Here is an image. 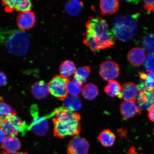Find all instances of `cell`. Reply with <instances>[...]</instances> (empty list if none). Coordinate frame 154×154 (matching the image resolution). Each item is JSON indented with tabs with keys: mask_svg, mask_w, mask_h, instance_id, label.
<instances>
[{
	"mask_svg": "<svg viewBox=\"0 0 154 154\" xmlns=\"http://www.w3.org/2000/svg\"><path fill=\"white\" fill-rule=\"evenodd\" d=\"M85 26L83 43L94 53L114 45L115 35L105 19L97 16L90 17Z\"/></svg>",
	"mask_w": 154,
	"mask_h": 154,
	"instance_id": "6da1fadb",
	"label": "cell"
},
{
	"mask_svg": "<svg viewBox=\"0 0 154 154\" xmlns=\"http://www.w3.org/2000/svg\"><path fill=\"white\" fill-rule=\"evenodd\" d=\"M48 116L49 118L53 117L54 134L56 137L63 139L80 133L81 117L79 113L69 111L63 106L55 109Z\"/></svg>",
	"mask_w": 154,
	"mask_h": 154,
	"instance_id": "7a4b0ae2",
	"label": "cell"
},
{
	"mask_svg": "<svg viewBox=\"0 0 154 154\" xmlns=\"http://www.w3.org/2000/svg\"><path fill=\"white\" fill-rule=\"evenodd\" d=\"M138 14L119 15L112 22V31L114 35L121 41L128 42L134 37L137 32L136 18Z\"/></svg>",
	"mask_w": 154,
	"mask_h": 154,
	"instance_id": "3957f363",
	"label": "cell"
},
{
	"mask_svg": "<svg viewBox=\"0 0 154 154\" xmlns=\"http://www.w3.org/2000/svg\"><path fill=\"white\" fill-rule=\"evenodd\" d=\"M6 34V37L3 38V42L9 53L19 56L27 52L29 39L26 32L18 30L9 32Z\"/></svg>",
	"mask_w": 154,
	"mask_h": 154,
	"instance_id": "277c9868",
	"label": "cell"
},
{
	"mask_svg": "<svg viewBox=\"0 0 154 154\" xmlns=\"http://www.w3.org/2000/svg\"><path fill=\"white\" fill-rule=\"evenodd\" d=\"M137 86L140 91L134 101L137 107L140 112L149 110L154 105V89L147 88L143 82Z\"/></svg>",
	"mask_w": 154,
	"mask_h": 154,
	"instance_id": "5b68a950",
	"label": "cell"
},
{
	"mask_svg": "<svg viewBox=\"0 0 154 154\" xmlns=\"http://www.w3.org/2000/svg\"><path fill=\"white\" fill-rule=\"evenodd\" d=\"M70 81L68 78L56 75L50 81L49 85L50 93L60 101H63L68 96L66 87Z\"/></svg>",
	"mask_w": 154,
	"mask_h": 154,
	"instance_id": "8992f818",
	"label": "cell"
},
{
	"mask_svg": "<svg viewBox=\"0 0 154 154\" xmlns=\"http://www.w3.org/2000/svg\"><path fill=\"white\" fill-rule=\"evenodd\" d=\"M31 114L33 117L31 123L29 126V129H31L34 133L39 136H43L48 132L49 129V123L47 116H38L37 108L32 107Z\"/></svg>",
	"mask_w": 154,
	"mask_h": 154,
	"instance_id": "52a82bcc",
	"label": "cell"
},
{
	"mask_svg": "<svg viewBox=\"0 0 154 154\" xmlns=\"http://www.w3.org/2000/svg\"><path fill=\"white\" fill-rule=\"evenodd\" d=\"M120 74V67L114 61H106L102 63L100 66V75L106 81L114 80L119 76Z\"/></svg>",
	"mask_w": 154,
	"mask_h": 154,
	"instance_id": "ba28073f",
	"label": "cell"
},
{
	"mask_svg": "<svg viewBox=\"0 0 154 154\" xmlns=\"http://www.w3.org/2000/svg\"><path fill=\"white\" fill-rule=\"evenodd\" d=\"M89 144L85 139L76 137L69 142L67 149V154H88Z\"/></svg>",
	"mask_w": 154,
	"mask_h": 154,
	"instance_id": "9c48e42d",
	"label": "cell"
},
{
	"mask_svg": "<svg viewBox=\"0 0 154 154\" xmlns=\"http://www.w3.org/2000/svg\"><path fill=\"white\" fill-rule=\"evenodd\" d=\"M34 13L30 11L21 12L17 18V24L21 30H28L32 28L35 22Z\"/></svg>",
	"mask_w": 154,
	"mask_h": 154,
	"instance_id": "30bf717a",
	"label": "cell"
},
{
	"mask_svg": "<svg viewBox=\"0 0 154 154\" xmlns=\"http://www.w3.org/2000/svg\"><path fill=\"white\" fill-rule=\"evenodd\" d=\"M139 92L138 86L134 83H126L122 87L121 92L118 97L125 101H135Z\"/></svg>",
	"mask_w": 154,
	"mask_h": 154,
	"instance_id": "8fae6325",
	"label": "cell"
},
{
	"mask_svg": "<svg viewBox=\"0 0 154 154\" xmlns=\"http://www.w3.org/2000/svg\"><path fill=\"white\" fill-rule=\"evenodd\" d=\"M120 112L125 119L134 117L136 114H140V112L137 108L134 101H125L121 103Z\"/></svg>",
	"mask_w": 154,
	"mask_h": 154,
	"instance_id": "7c38bea8",
	"label": "cell"
},
{
	"mask_svg": "<svg viewBox=\"0 0 154 154\" xmlns=\"http://www.w3.org/2000/svg\"><path fill=\"white\" fill-rule=\"evenodd\" d=\"M128 58L129 62L132 65L140 66L143 64L145 60V52L140 48H133L129 52Z\"/></svg>",
	"mask_w": 154,
	"mask_h": 154,
	"instance_id": "4fadbf2b",
	"label": "cell"
},
{
	"mask_svg": "<svg viewBox=\"0 0 154 154\" xmlns=\"http://www.w3.org/2000/svg\"><path fill=\"white\" fill-rule=\"evenodd\" d=\"M31 92L35 97L38 99H44L50 93L49 85L43 81H39L32 85Z\"/></svg>",
	"mask_w": 154,
	"mask_h": 154,
	"instance_id": "5bb4252c",
	"label": "cell"
},
{
	"mask_svg": "<svg viewBox=\"0 0 154 154\" xmlns=\"http://www.w3.org/2000/svg\"><path fill=\"white\" fill-rule=\"evenodd\" d=\"M100 6L102 15L113 14L118 10L119 3L117 0H102Z\"/></svg>",
	"mask_w": 154,
	"mask_h": 154,
	"instance_id": "9a60e30c",
	"label": "cell"
},
{
	"mask_svg": "<svg viewBox=\"0 0 154 154\" xmlns=\"http://www.w3.org/2000/svg\"><path fill=\"white\" fill-rule=\"evenodd\" d=\"M21 142L18 138L14 137L8 136L1 144V147L5 151L17 152L21 147Z\"/></svg>",
	"mask_w": 154,
	"mask_h": 154,
	"instance_id": "2e32d148",
	"label": "cell"
},
{
	"mask_svg": "<svg viewBox=\"0 0 154 154\" xmlns=\"http://www.w3.org/2000/svg\"><path fill=\"white\" fill-rule=\"evenodd\" d=\"M90 67L88 66L79 67L74 74L73 82L80 86L86 82L90 72Z\"/></svg>",
	"mask_w": 154,
	"mask_h": 154,
	"instance_id": "e0dca14e",
	"label": "cell"
},
{
	"mask_svg": "<svg viewBox=\"0 0 154 154\" xmlns=\"http://www.w3.org/2000/svg\"><path fill=\"white\" fill-rule=\"evenodd\" d=\"M115 134L109 129L104 130L99 134L98 140L105 147H111L114 144L116 140Z\"/></svg>",
	"mask_w": 154,
	"mask_h": 154,
	"instance_id": "ac0fdd59",
	"label": "cell"
},
{
	"mask_svg": "<svg viewBox=\"0 0 154 154\" xmlns=\"http://www.w3.org/2000/svg\"><path fill=\"white\" fill-rule=\"evenodd\" d=\"M84 3L81 1L73 0L65 4L64 9L67 14L75 16L79 14L83 7Z\"/></svg>",
	"mask_w": 154,
	"mask_h": 154,
	"instance_id": "d6986e66",
	"label": "cell"
},
{
	"mask_svg": "<svg viewBox=\"0 0 154 154\" xmlns=\"http://www.w3.org/2000/svg\"><path fill=\"white\" fill-rule=\"evenodd\" d=\"M63 107L68 110L74 112L78 111L82 106V102L78 96H68L63 100Z\"/></svg>",
	"mask_w": 154,
	"mask_h": 154,
	"instance_id": "ffe728a7",
	"label": "cell"
},
{
	"mask_svg": "<svg viewBox=\"0 0 154 154\" xmlns=\"http://www.w3.org/2000/svg\"><path fill=\"white\" fill-rule=\"evenodd\" d=\"M11 125L23 135L27 130L29 129V126L26 123L23 121L20 117L17 115H11L6 117Z\"/></svg>",
	"mask_w": 154,
	"mask_h": 154,
	"instance_id": "44dd1931",
	"label": "cell"
},
{
	"mask_svg": "<svg viewBox=\"0 0 154 154\" xmlns=\"http://www.w3.org/2000/svg\"><path fill=\"white\" fill-rule=\"evenodd\" d=\"M76 70L75 65L74 63L68 60L63 61L59 68L60 75L66 78L74 74Z\"/></svg>",
	"mask_w": 154,
	"mask_h": 154,
	"instance_id": "7402d4cb",
	"label": "cell"
},
{
	"mask_svg": "<svg viewBox=\"0 0 154 154\" xmlns=\"http://www.w3.org/2000/svg\"><path fill=\"white\" fill-rule=\"evenodd\" d=\"M0 128L8 136L16 137L19 133L6 117L0 116Z\"/></svg>",
	"mask_w": 154,
	"mask_h": 154,
	"instance_id": "603a6c76",
	"label": "cell"
},
{
	"mask_svg": "<svg viewBox=\"0 0 154 154\" xmlns=\"http://www.w3.org/2000/svg\"><path fill=\"white\" fill-rule=\"evenodd\" d=\"M99 89L97 86L93 84L85 85L82 88V95L85 99L92 100L95 99L99 94Z\"/></svg>",
	"mask_w": 154,
	"mask_h": 154,
	"instance_id": "cb8c5ba5",
	"label": "cell"
},
{
	"mask_svg": "<svg viewBox=\"0 0 154 154\" xmlns=\"http://www.w3.org/2000/svg\"><path fill=\"white\" fill-rule=\"evenodd\" d=\"M122 87L119 83L114 80L109 82L105 88L104 90L108 95L111 97H115L118 96L121 92Z\"/></svg>",
	"mask_w": 154,
	"mask_h": 154,
	"instance_id": "d4e9b609",
	"label": "cell"
},
{
	"mask_svg": "<svg viewBox=\"0 0 154 154\" xmlns=\"http://www.w3.org/2000/svg\"><path fill=\"white\" fill-rule=\"evenodd\" d=\"M142 46L146 52L154 54V34H148L144 36L142 41Z\"/></svg>",
	"mask_w": 154,
	"mask_h": 154,
	"instance_id": "484cf974",
	"label": "cell"
},
{
	"mask_svg": "<svg viewBox=\"0 0 154 154\" xmlns=\"http://www.w3.org/2000/svg\"><path fill=\"white\" fill-rule=\"evenodd\" d=\"M32 7L29 0H14V8L17 11L23 12L31 11Z\"/></svg>",
	"mask_w": 154,
	"mask_h": 154,
	"instance_id": "4316f807",
	"label": "cell"
},
{
	"mask_svg": "<svg viewBox=\"0 0 154 154\" xmlns=\"http://www.w3.org/2000/svg\"><path fill=\"white\" fill-rule=\"evenodd\" d=\"M140 78L144 81L147 88L154 89V72L147 70V72L140 73Z\"/></svg>",
	"mask_w": 154,
	"mask_h": 154,
	"instance_id": "83f0119b",
	"label": "cell"
},
{
	"mask_svg": "<svg viewBox=\"0 0 154 154\" xmlns=\"http://www.w3.org/2000/svg\"><path fill=\"white\" fill-rule=\"evenodd\" d=\"M17 115L15 109L11 106L2 101L0 103V116L6 117L9 116Z\"/></svg>",
	"mask_w": 154,
	"mask_h": 154,
	"instance_id": "f1b7e54d",
	"label": "cell"
},
{
	"mask_svg": "<svg viewBox=\"0 0 154 154\" xmlns=\"http://www.w3.org/2000/svg\"><path fill=\"white\" fill-rule=\"evenodd\" d=\"M81 86L74 82L70 81L67 85V92L72 96H77L82 92V88Z\"/></svg>",
	"mask_w": 154,
	"mask_h": 154,
	"instance_id": "f546056e",
	"label": "cell"
},
{
	"mask_svg": "<svg viewBox=\"0 0 154 154\" xmlns=\"http://www.w3.org/2000/svg\"><path fill=\"white\" fill-rule=\"evenodd\" d=\"M144 66L147 70L154 72V54L148 55L144 62Z\"/></svg>",
	"mask_w": 154,
	"mask_h": 154,
	"instance_id": "4dcf8cb0",
	"label": "cell"
},
{
	"mask_svg": "<svg viewBox=\"0 0 154 154\" xmlns=\"http://www.w3.org/2000/svg\"><path fill=\"white\" fill-rule=\"evenodd\" d=\"M144 9L149 12L154 13V1H144Z\"/></svg>",
	"mask_w": 154,
	"mask_h": 154,
	"instance_id": "1f68e13d",
	"label": "cell"
},
{
	"mask_svg": "<svg viewBox=\"0 0 154 154\" xmlns=\"http://www.w3.org/2000/svg\"><path fill=\"white\" fill-rule=\"evenodd\" d=\"M7 82L6 75L3 72H0V86L5 85Z\"/></svg>",
	"mask_w": 154,
	"mask_h": 154,
	"instance_id": "d6a6232c",
	"label": "cell"
},
{
	"mask_svg": "<svg viewBox=\"0 0 154 154\" xmlns=\"http://www.w3.org/2000/svg\"><path fill=\"white\" fill-rule=\"evenodd\" d=\"M148 117L150 120L154 122V105L148 110Z\"/></svg>",
	"mask_w": 154,
	"mask_h": 154,
	"instance_id": "836d02e7",
	"label": "cell"
},
{
	"mask_svg": "<svg viewBox=\"0 0 154 154\" xmlns=\"http://www.w3.org/2000/svg\"><path fill=\"white\" fill-rule=\"evenodd\" d=\"M127 154H142L136 151V148L134 147H132L130 148L128 151L127 152Z\"/></svg>",
	"mask_w": 154,
	"mask_h": 154,
	"instance_id": "e575fe53",
	"label": "cell"
},
{
	"mask_svg": "<svg viewBox=\"0 0 154 154\" xmlns=\"http://www.w3.org/2000/svg\"><path fill=\"white\" fill-rule=\"evenodd\" d=\"M0 154H28V153L27 152H8L7 151H3L0 152Z\"/></svg>",
	"mask_w": 154,
	"mask_h": 154,
	"instance_id": "d590c367",
	"label": "cell"
},
{
	"mask_svg": "<svg viewBox=\"0 0 154 154\" xmlns=\"http://www.w3.org/2000/svg\"><path fill=\"white\" fill-rule=\"evenodd\" d=\"M6 135L3 131L0 128V143H2L5 138L6 137Z\"/></svg>",
	"mask_w": 154,
	"mask_h": 154,
	"instance_id": "8d00e7d4",
	"label": "cell"
},
{
	"mask_svg": "<svg viewBox=\"0 0 154 154\" xmlns=\"http://www.w3.org/2000/svg\"><path fill=\"white\" fill-rule=\"evenodd\" d=\"M4 101V99L3 97H1V96H0V103L2 101Z\"/></svg>",
	"mask_w": 154,
	"mask_h": 154,
	"instance_id": "74e56055",
	"label": "cell"
},
{
	"mask_svg": "<svg viewBox=\"0 0 154 154\" xmlns=\"http://www.w3.org/2000/svg\"><path fill=\"white\" fill-rule=\"evenodd\" d=\"M153 133H154V129H153Z\"/></svg>",
	"mask_w": 154,
	"mask_h": 154,
	"instance_id": "f35d334b",
	"label": "cell"
},
{
	"mask_svg": "<svg viewBox=\"0 0 154 154\" xmlns=\"http://www.w3.org/2000/svg\"><path fill=\"white\" fill-rule=\"evenodd\" d=\"M126 154H127L126 153Z\"/></svg>",
	"mask_w": 154,
	"mask_h": 154,
	"instance_id": "ab89813d",
	"label": "cell"
}]
</instances>
